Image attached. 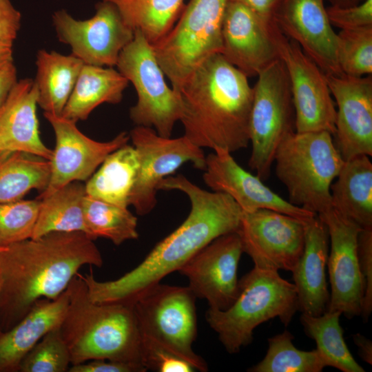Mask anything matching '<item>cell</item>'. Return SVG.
<instances>
[{"mask_svg": "<svg viewBox=\"0 0 372 372\" xmlns=\"http://www.w3.org/2000/svg\"><path fill=\"white\" fill-rule=\"evenodd\" d=\"M158 189L185 193L191 204L189 215L178 228L158 242L137 267L118 279L99 281L92 271L81 275L92 301L133 304L141 292L178 271L212 240L237 231L242 210L229 195L202 189L183 174L165 178L159 183Z\"/></svg>", "mask_w": 372, "mask_h": 372, "instance_id": "1", "label": "cell"}, {"mask_svg": "<svg viewBox=\"0 0 372 372\" xmlns=\"http://www.w3.org/2000/svg\"><path fill=\"white\" fill-rule=\"evenodd\" d=\"M101 254L82 231L51 232L0 251V323L2 331L19 322L43 298L63 293L85 265L101 267Z\"/></svg>", "mask_w": 372, "mask_h": 372, "instance_id": "2", "label": "cell"}, {"mask_svg": "<svg viewBox=\"0 0 372 372\" xmlns=\"http://www.w3.org/2000/svg\"><path fill=\"white\" fill-rule=\"evenodd\" d=\"M247 78L220 53L200 63L178 92L184 136L214 151L246 148L254 96Z\"/></svg>", "mask_w": 372, "mask_h": 372, "instance_id": "3", "label": "cell"}, {"mask_svg": "<svg viewBox=\"0 0 372 372\" xmlns=\"http://www.w3.org/2000/svg\"><path fill=\"white\" fill-rule=\"evenodd\" d=\"M67 290L68 305L60 331L72 365L100 359L143 366L133 304L93 302L79 273Z\"/></svg>", "mask_w": 372, "mask_h": 372, "instance_id": "4", "label": "cell"}, {"mask_svg": "<svg viewBox=\"0 0 372 372\" xmlns=\"http://www.w3.org/2000/svg\"><path fill=\"white\" fill-rule=\"evenodd\" d=\"M297 311L294 284L278 271L254 266L239 280L233 304L225 310L208 308L205 318L225 350L234 354L252 342L257 327L276 318L288 326Z\"/></svg>", "mask_w": 372, "mask_h": 372, "instance_id": "5", "label": "cell"}, {"mask_svg": "<svg viewBox=\"0 0 372 372\" xmlns=\"http://www.w3.org/2000/svg\"><path fill=\"white\" fill-rule=\"evenodd\" d=\"M332 136L326 131H295L282 141L273 158L289 202L317 215L331 208V185L344 162Z\"/></svg>", "mask_w": 372, "mask_h": 372, "instance_id": "6", "label": "cell"}, {"mask_svg": "<svg viewBox=\"0 0 372 372\" xmlns=\"http://www.w3.org/2000/svg\"><path fill=\"white\" fill-rule=\"evenodd\" d=\"M227 3V0H190L173 28L152 45L176 93L200 63L221 52V28Z\"/></svg>", "mask_w": 372, "mask_h": 372, "instance_id": "7", "label": "cell"}, {"mask_svg": "<svg viewBox=\"0 0 372 372\" xmlns=\"http://www.w3.org/2000/svg\"><path fill=\"white\" fill-rule=\"evenodd\" d=\"M258 76L249 118V167L266 179L282 141L295 132V111L289 79L279 59Z\"/></svg>", "mask_w": 372, "mask_h": 372, "instance_id": "8", "label": "cell"}, {"mask_svg": "<svg viewBox=\"0 0 372 372\" xmlns=\"http://www.w3.org/2000/svg\"><path fill=\"white\" fill-rule=\"evenodd\" d=\"M116 66L132 83L137 102L130 110L136 126L154 128L161 136L169 138L180 116L178 95L169 87L158 63L152 45L138 30L121 52Z\"/></svg>", "mask_w": 372, "mask_h": 372, "instance_id": "9", "label": "cell"}, {"mask_svg": "<svg viewBox=\"0 0 372 372\" xmlns=\"http://www.w3.org/2000/svg\"><path fill=\"white\" fill-rule=\"evenodd\" d=\"M196 296L189 287L160 282L146 289L134 300L139 330L190 362L197 371L208 366L192 349L197 335Z\"/></svg>", "mask_w": 372, "mask_h": 372, "instance_id": "10", "label": "cell"}, {"mask_svg": "<svg viewBox=\"0 0 372 372\" xmlns=\"http://www.w3.org/2000/svg\"><path fill=\"white\" fill-rule=\"evenodd\" d=\"M269 31L289 79L295 131H326L333 135L336 109L324 72L296 42L285 37L275 23L270 25Z\"/></svg>", "mask_w": 372, "mask_h": 372, "instance_id": "11", "label": "cell"}, {"mask_svg": "<svg viewBox=\"0 0 372 372\" xmlns=\"http://www.w3.org/2000/svg\"><path fill=\"white\" fill-rule=\"evenodd\" d=\"M130 138L137 152L139 167L129 205L140 216L148 214L155 207L159 183L183 164L191 162L198 169L205 168L206 156L202 148L185 136L166 138L153 128L136 126L131 130Z\"/></svg>", "mask_w": 372, "mask_h": 372, "instance_id": "12", "label": "cell"}, {"mask_svg": "<svg viewBox=\"0 0 372 372\" xmlns=\"http://www.w3.org/2000/svg\"><path fill=\"white\" fill-rule=\"evenodd\" d=\"M52 21L59 40L70 46L72 54L96 66H116L121 52L134 36L117 8L103 0L88 19L77 20L61 10L54 13Z\"/></svg>", "mask_w": 372, "mask_h": 372, "instance_id": "13", "label": "cell"}, {"mask_svg": "<svg viewBox=\"0 0 372 372\" xmlns=\"http://www.w3.org/2000/svg\"><path fill=\"white\" fill-rule=\"evenodd\" d=\"M305 222L270 209L242 211L237 233L255 267L292 272L304 250Z\"/></svg>", "mask_w": 372, "mask_h": 372, "instance_id": "14", "label": "cell"}, {"mask_svg": "<svg viewBox=\"0 0 372 372\" xmlns=\"http://www.w3.org/2000/svg\"><path fill=\"white\" fill-rule=\"evenodd\" d=\"M55 134L50 161V176L38 198L74 181H87L112 152L127 144L130 135L122 132L113 139L101 142L82 133L76 122L61 115L44 112Z\"/></svg>", "mask_w": 372, "mask_h": 372, "instance_id": "15", "label": "cell"}, {"mask_svg": "<svg viewBox=\"0 0 372 372\" xmlns=\"http://www.w3.org/2000/svg\"><path fill=\"white\" fill-rule=\"evenodd\" d=\"M329 238L328 273L331 285L328 311H340L348 319L360 316L363 287L358 256L362 228L332 207L318 214Z\"/></svg>", "mask_w": 372, "mask_h": 372, "instance_id": "16", "label": "cell"}, {"mask_svg": "<svg viewBox=\"0 0 372 372\" xmlns=\"http://www.w3.org/2000/svg\"><path fill=\"white\" fill-rule=\"evenodd\" d=\"M242 253L237 231L228 233L202 248L178 271L187 277L196 297L207 301L209 308L225 310L238 293V267Z\"/></svg>", "mask_w": 372, "mask_h": 372, "instance_id": "17", "label": "cell"}, {"mask_svg": "<svg viewBox=\"0 0 372 372\" xmlns=\"http://www.w3.org/2000/svg\"><path fill=\"white\" fill-rule=\"evenodd\" d=\"M337 105L335 145L344 161L372 155V76L326 74Z\"/></svg>", "mask_w": 372, "mask_h": 372, "instance_id": "18", "label": "cell"}, {"mask_svg": "<svg viewBox=\"0 0 372 372\" xmlns=\"http://www.w3.org/2000/svg\"><path fill=\"white\" fill-rule=\"evenodd\" d=\"M324 0H281L273 21L296 42L326 74H343L338 59V34L329 20Z\"/></svg>", "mask_w": 372, "mask_h": 372, "instance_id": "19", "label": "cell"}, {"mask_svg": "<svg viewBox=\"0 0 372 372\" xmlns=\"http://www.w3.org/2000/svg\"><path fill=\"white\" fill-rule=\"evenodd\" d=\"M203 178L214 192L229 195L242 211L270 209L307 221L317 214L286 200L267 185L257 175L242 168L231 153L217 149L205 157Z\"/></svg>", "mask_w": 372, "mask_h": 372, "instance_id": "20", "label": "cell"}, {"mask_svg": "<svg viewBox=\"0 0 372 372\" xmlns=\"http://www.w3.org/2000/svg\"><path fill=\"white\" fill-rule=\"evenodd\" d=\"M272 23L246 6L227 0L222 22L220 54L247 77L257 76L279 59L269 31Z\"/></svg>", "mask_w": 372, "mask_h": 372, "instance_id": "21", "label": "cell"}, {"mask_svg": "<svg viewBox=\"0 0 372 372\" xmlns=\"http://www.w3.org/2000/svg\"><path fill=\"white\" fill-rule=\"evenodd\" d=\"M329 238L324 221L315 216L304 223V246L293 273L298 311L320 316L329 306L330 294L326 278Z\"/></svg>", "mask_w": 372, "mask_h": 372, "instance_id": "22", "label": "cell"}, {"mask_svg": "<svg viewBox=\"0 0 372 372\" xmlns=\"http://www.w3.org/2000/svg\"><path fill=\"white\" fill-rule=\"evenodd\" d=\"M37 96L34 80L17 81L0 110V141L3 150L23 152L50 160L52 150L40 138Z\"/></svg>", "mask_w": 372, "mask_h": 372, "instance_id": "23", "label": "cell"}, {"mask_svg": "<svg viewBox=\"0 0 372 372\" xmlns=\"http://www.w3.org/2000/svg\"><path fill=\"white\" fill-rule=\"evenodd\" d=\"M68 300L67 289L55 299H41L19 322L0 333V372H19L30 349L48 332L60 327Z\"/></svg>", "mask_w": 372, "mask_h": 372, "instance_id": "24", "label": "cell"}, {"mask_svg": "<svg viewBox=\"0 0 372 372\" xmlns=\"http://www.w3.org/2000/svg\"><path fill=\"white\" fill-rule=\"evenodd\" d=\"M331 185V207L362 229H372V163L367 155L344 161Z\"/></svg>", "mask_w": 372, "mask_h": 372, "instance_id": "25", "label": "cell"}, {"mask_svg": "<svg viewBox=\"0 0 372 372\" xmlns=\"http://www.w3.org/2000/svg\"><path fill=\"white\" fill-rule=\"evenodd\" d=\"M129 81L118 70L84 63L61 116L77 122L101 104L121 101Z\"/></svg>", "mask_w": 372, "mask_h": 372, "instance_id": "26", "label": "cell"}, {"mask_svg": "<svg viewBox=\"0 0 372 372\" xmlns=\"http://www.w3.org/2000/svg\"><path fill=\"white\" fill-rule=\"evenodd\" d=\"M83 62L73 54L39 50L37 54V105L45 113L61 115Z\"/></svg>", "mask_w": 372, "mask_h": 372, "instance_id": "27", "label": "cell"}, {"mask_svg": "<svg viewBox=\"0 0 372 372\" xmlns=\"http://www.w3.org/2000/svg\"><path fill=\"white\" fill-rule=\"evenodd\" d=\"M138 167V156L134 147L124 145L110 154L87 180L86 194L127 207Z\"/></svg>", "mask_w": 372, "mask_h": 372, "instance_id": "28", "label": "cell"}, {"mask_svg": "<svg viewBox=\"0 0 372 372\" xmlns=\"http://www.w3.org/2000/svg\"><path fill=\"white\" fill-rule=\"evenodd\" d=\"M85 195V185L74 181L39 198L38 217L31 238L56 231L87 234L83 211Z\"/></svg>", "mask_w": 372, "mask_h": 372, "instance_id": "29", "label": "cell"}, {"mask_svg": "<svg viewBox=\"0 0 372 372\" xmlns=\"http://www.w3.org/2000/svg\"><path fill=\"white\" fill-rule=\"evenodd\" d=\"M50 161L19 151H0V203L21 199L33 189L42 193L48 185Z\"/></svg>", "mask_w": 372, "mask_h": 372, "instance_id": "30", "label": "cell"}, {"mask_svg": "<svg viewBox=\"0 0 372 372\" xmlns=\"http://www.w3.org/2000/svg\"><path fill=\"white\" fill-rule=\"evenodd\" d=\"M112 3L125 23L138 30L152 45L173 28L185 5L184 0H103Z\"/></svg>", "mask_w": 372, "mask_h": 372, "instance_id": "31", "label": "cell"}, {"mask_svg": "<svg viewBox=\"0 0 372 372\" xmlns=\"http://www.w3.org/2000/svg\"><path fill=\"white\" fill-rule=\"evenodd\" d=\"M340 311L327 310L320 316L302 313L300 322L306 335L316 343V350L327 366L342 372H364L351 355L340 324Z\"/></svg>", "mask_w": 372, "mask_h": 372, "instance_id": "32", "label": "cell"}, {"mask_svg": "<svg viewBox=\"0 0 372 372\" xmlns=\"http://www.w3.org/2000/svg\"><path fill=\"white\" fill-rule=\"evenodd\" d=\"M87 235L92 240L103 238L115 245L138 238L137 218L127 207L85 195L83 200Z\"/></svg>", "mask_w": 372, "mask_h": 372, "instance_id": "33", "label": "cell"}, {"mask_svg": "<svg viewBox=\"0 0 372 372\" xmlns=\"http://www.w3.org/2000/svg\"><path fill=\"white\" fill-rule=\"evenodd\" d=\"M263 359L250 372H321L325 362L316 349L300 350L293 344V335L287 330L268 338Z\"/></svg>", "mask_w": 372, "mask_h": 372, "instance_id": "34", "label": "cell"}, {"mask_svg": "<svg viewBox=\"0 0 372 372\" xmlns=\"http://www.w3.org/2000/svg\"><path fill=\"white\" fill-rule=\"evenodd\" d=\"M338 59L342 74L360 77L372 73V25L341 30Z\"/></svg>", "mask_w": 372, "mask_h": 372, "instance_id": "35", "label": "cell"}, {"mask_svg": "<svg viewBox=\"0 0 372 372\" xmlns=\"http://www.w3.org/2000/svg\"><path fill=\"white\" fill-rule=\"evenodd\" d=\"M72 365L60 327L48 332L23 358L19 372H65Z\"/></svg>", "mask_w": 372, "mask_h": 372, "instance_id": "36", "label": "cell"}, {"mask_svg": "<svg viewBox=\"0 0 372 372\" xmlns=\"http://www.w3.org/2000/svg\"><path fill=\"white\" fill-rule=\"evenodd\" d=\"M40 203L39 198L0 203V246L8 247L32 238Z\"/></svg>", "mask_w": 372, "mask_h": 372, "instance_id": "37", "label": "cell"}, {"mask_svg": "<svg viewBox=\"0 0 372 372\" xmlns=\"http://www.w3.org/2000/svg\"><path fill=\"white\" fill-rule=\"evenodd\" d=\"M140 354L146 371L158 372H193L196 367L187 360L158 341L141 332Z\"/></svg>", "mask_w": 372, "mask_h": 372, "instance_id": "38", "label": "cell"}, {"mask_svg": "<svg viewBox=\"0 0 372 372\" xmlns=\"http://www.w3.org/2000/svg\"><path fill=\"white\" fill-rule=\"evenodd\" d=\"M358 256L363 287L360 316L367 322L372 311V229H362L358 238Z\"/></svg>", "mask_w": 372, "mask_h": 372, "instance_id": "39", "label": "cell"}, {"mask_svg": "<svg viewBox=\"0 0 372 372\" xmlns=\"http://www.w3.org/2000/svg\"><path fill=\"white\" fill-rule=\"evenodd\" d=\"M331 25L341 30L354 29L372 25V0L348 8L333 6L326 8Z\"/></svg>", "mask_w": 372, "mask_h": 372, "instance_id": "40", "label": "cell"}, {"mask_svg": "<svg viewBox=\"0 0 372 372\" xmlns=\"http://www.w3.org/2000/svg\"><path fill=\"white\" fill-rule=\"evenodd\" d=\"M21 13L10 0H0V43L13 44L21 25Z\"/></svg>", "mask_w": 372, "mask_h": 372, "instance_id": "41", "label": "cell"}, {"mask_svg": "<svg viewBox=\"0 0 372 372\" xmlns=\"http://www.w3.org/2000/svg\"><path fill=\"white\" fill-rule=\"evenodd\" d=\"M68 372H145L141 365L109 360H92L71 365Z\"/></svg>", "mask_w": 372, "mask_h": 372, "instance_id": "42", "label": "cell"}, {"mask_svg": "<svg viewBox=\"0 0 372 372\" xmlns=\"http://www.w3.org/2000/svg\"><path fill=\"white\" fill-rule=\"evenodd\" d=\"M240 3L257 15L261 17L264 21L269 23H273V17L276 11L281 0H228Z\"/></svg>", "mask_w": 372, "mask_h": 372, "instance_id": "43", "label": "cell"}, {"mask_svg": "<svg viewBox=\"0 0 372 372\" xmlns=\"http://www.w3.org/2000/svg\"><path fill=\"white\" fill-rule=\"evenodd\" d=\"M17 82V70L13 61L0 66V110Z\"/></svg>", "mask_w": 372, "mask_h": 372, "instance_id": "44", "label": "cell"}, {"mask_svg": "<svg viewBox=\"0 0 372 372\" xmlns=\"http://www.w3.org/2000/svg\"><path fill=\"white\" fill-rule=\"evenodd\" d=\"M353 340L358 349L361 359L369 364H372V342L361 333L353 335Z\"/></svg>", "mask_w": 372, "mask_h": 372, "instance_id": "45", "label": "cell"}, {"mask_svg": "<svg viewBox=\"0 0 372 372\" xmlns=\"http://www.w3.org/2000/svg\"><path fill=\"white\" fill-rule=\"evenodd\" d=\"M13 61L12 45L0 43V66Z\"/></svg>", "mask_w": 372, "mask_h": 372, "instance_id": "46", "label": "cell"}, {"mask_svg": "<svg viewBox=\"0 0 372 372\" xmlns=\"http://www.w3.org/2000/svg\"><path fill=\"white\" fill-rule=\"evenodd\" d=\"M331 3V6L340 7V8H348L357 6L364 0H329Z\"/></svg>", "mask_w": 372, "mask_h": 372, "instance_id": "47", "label": "cell"}, {"mask_svg": "<svg viewBox=\"0 0 372 372\" xmlns=\"http://www.w3.org/2000/svg\"><path fill=\"white\" fill-rule=\"evenodd\" d=\"M6 247H1L0 246V251H1L2 250H3Z\"/></svg>", "mask_w": 372, "mask_h": 372, "instance_id": "48", "label": "cell"}, {"mask_svg": "<svg viewBox=\"0 0 372 372\" xmlns=\"http://www.w3.org/2000/svg\"><path fill=\"white\" fill-rule=\"evenodd\" d=\"M1 150H3V149H2V146H1V141H0V151Z\"/></svg>", "mask_w": 372, "mask_h": 372, "instance_id": "49", "label": "cell"}, {"mask_svg": "<svg viewBox=\"0 0 372 372\" xmlns=\"http://www.w3.org/2000/svg\"><path fill=\"white\" fill-rule=\"evenodd\" d=\"M2 332V329H1V323H0V333Z\"/></svg>", "mask_w": 372, "mask_h": 372, "instance_id": "50", "label": "cell"}]
</instances>
